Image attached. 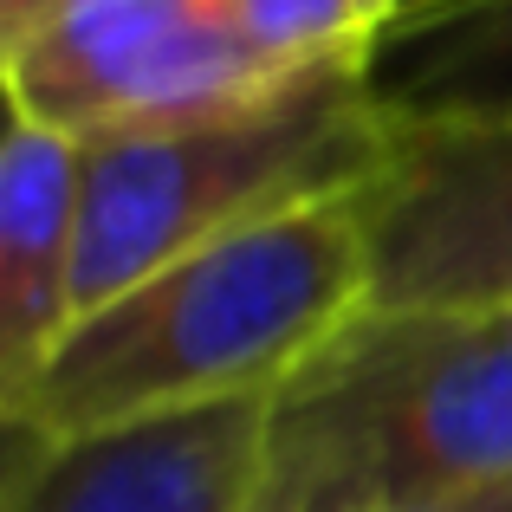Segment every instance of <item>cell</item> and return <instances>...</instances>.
I'll return each mask as SVG.
<instances>
[{"label": "cell", "instance_id": "cell-12", "mask_svg": "<svg viewBox=\"0 0 512 512\" xmlns=\"http://www.w3.org/2000/svg\"><path fill=\"white\" fill-rule=\"evenodd\" d=\"M461 7H474V0H409V20H441V13H461Z\"/></svg>", "mask_w": 512, "mask_h": 512}, {"label": "cell", "instance_id": "cell-3", "mask_svg": "<svg viewBox=\"0 0 512 512\" xmlns=\"http://www.w3.org/2000/svg\"><path fill=\"white\" fill-rule=\"evenodd\" d=\"M389 150L370 59L318 65L247 104L78 143V286L72 318L163 273L169 260L299 208L350 201Z\"/></svg>", "mask_w": 512, "mask_h": 512}, {"label": "cell", "instance_id": "cell-1", "mask_svg": "<svg viewBox=\"0 0 512 512\" xmlns=\"http://www.w3.org/2000/svg\"><path fill=\"white\" fill-rule=\"evenodd\" d=\"M370 305V247L350 201L299 208L169 260L72 318L0 428L78 441L130 422L279 396Z\"/></svg>", "mask_w": 512, "mask_h": 512}, {"label": "cell", "instance_id": "cell-5", "mask_svg": "<svg viewBox=\"0 0 512 512\" xmlns=\"http://www.w3.org/2000/svg\"><path fill=\"white\" fill-rule=\"evenodd\" d=\"M350 208L376 312H512V111L389 124Z\"/></svg>", "mask_w": 512, "mask_h": 512}, {"label": "cell", "instance_id": "cell-10", "mask_svg": "<svg viewBox=\"0 0 512 512\" xmlns=\"http://www.w3.org/2000/svg\"><path fill=\"white\" fill-rule=\"evenodd\" d=\"M415 512H512V480L506 487H480V493H454V500L415 506Z\"/></svg>", "mask_w": 512, "mask_h": 512}, {"label": "cell", "instance_id": "cell-4", "mask_svg": "<svg viewBox=\"0 0 512 512\" xmlns=\"http://www.w3.org/2000/svg\"><path fill=\"white\" fill-rule=\"evenodd\" d=\"M0 78L13 117L72 143L208 117L286 85L240 46L221 0H46L0 33Z\"/></svg>", "mask_w": 512, "mask_h": 512}, {"label": "cell", "instance_id": "cell-9", "mask_svg": "<svg viewBox=\"0 0 512 512\" xmlns=\"http://www.w3.org/2000/svg\"><path fill=\"white\" fill-rule=\"evenodd\" d=\"M221 13L273 78H299L376 59V46L409 20V0H221Z\"/></svg>", "mask_w": 512, "mask_h": 512}, {"label": "cell", "instance_id": "cell-8", "mask_svg": "<svg viewBox=\"0 0 512 512\" xmlns=\"http://www.w3.org/2000/svg\"><path fill=\"white\" fill-rule=\"evenodd\" d=\"M370 91L389 124L512 111V0H487L441 20H409L376 46Z\"/></svg>", "mask_w": 512, "mask_h": 512}, {"label": "cell", "instance_id": "cell-11", "mask_svg": "<svg viewBox=\"0 0 512 512\" xmlns=\"http://www.w3.org/2000/svg\"><path fill=\"white\" fill-rule=\"evenodd\" d=\"M46 7V0H0V33H13V26H26L33 13Z\"/></svg>", "mask_w": 512, "mask_h": 512}, {"label": "cell", "instance_id": "cell-6", "mask_svg": "<svg viewBox=\"0 0 512 512\" xmlns=\"http://www.w3.org/2000/svg\"><path fill=\"white\" fill-rule=\"evenodd\" d=\"M266 402H214L78 441L7 428L0 512H253Z\"/></svg>", "mask_w": 512, "mask_h": 512}, {"label": "cell", "instance_id": "cell-7", "mask_svg": "<svg viewBox=\"0 0 512 512\" xmlns=\"http://www.w3.org/2000/svg\"><path fill=\"white\" fill-rule=\"evenodd\" d=\"M85 156L72 137L7 111L0 143V409L39 383L72 331Z\"/></svg>", "mask_w": 512, "mask_h": 512}, {"label": "cell", "instance_id": "cell-2", "mask_svg": "<svg viewBox=\"0 0 512 512\" xmlns=\"http://www.w3.org/2000/svg\"><path fill=\"white\" fill-rule=\"evenodd\" d=\"M512 480V312L357 318L266 402L253 512H415Z\"/></svg>", "mask_w": 512, "mask_h": 512}]
</instances>
